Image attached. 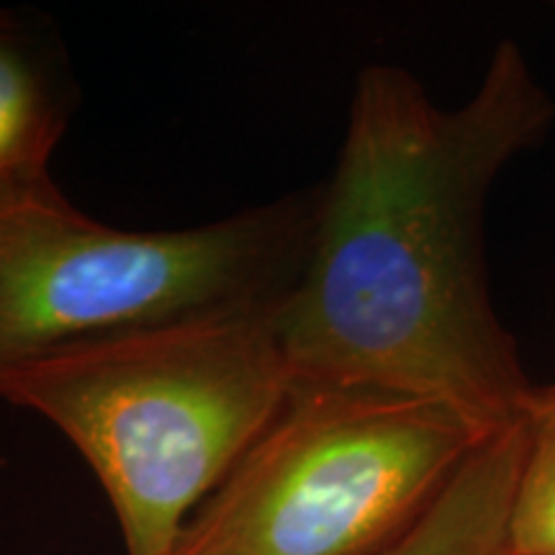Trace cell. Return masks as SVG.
Here are the masks:
<instances>
[{"instance_id": "obj_6", "label": "cell", "mask_w": 555, "mask_h": 555, "mask_svg": "<svg viewBox=\"0 0 555 555\" xmlns=\"http://www.w3.org/2000/svg\"><path fill=\"white\" fill-rule=\"evenodd\" d=\"M522 453L519 420L486 437L425 515L378 555H509V509Z\"/></svg>"}, {"instance_id": "obj_5", "label": "cell", "mask_w": 555, "mask_h": 555, "mask_svg": "<svg viewBox=\"0 0 555 555\" xmlns=\"http://www.w3.org/2000/svg\"><path fill=\"white\" fill-rule=\"evenodd\" d=\"M78 108L60 31L34 11H0V193L50 180V159Z\"/></svg>"}, {"instance_id": "obj_7", "label": "cell", "mask_w": 555, "mask_h": 555, "mask_svg": "<svg viewBox=\"0 0 555 555\" xmlns=\"http://www.w3.org/2000/svg\"><path fill=\"white\" fill-rule=\"evenodd\" d=\"M519 422L525 453L509 509V555H555V384L532 386Z\"/></svg>"}, {"instance_id": "obj_4", "label": "cell", "mask_w": 555, "mask_h": 555, "mask_svg": "<svg viewBox=\"0 0 555 555\" xmlns=\"http://www.w3.org/2000/svg\"><path fill=\"white\" fill-rule=\"evenodd\" d=\"M486 437L433 401L294 386L170 555H378Z\"/></svg>"}, {"instance_id": "obj_2", "label": "cell", "mask_w": 555, "mask_h": 555, "mask_svg": "<svg viewBox=\"0 0 555 555\" xmlns=\"http://www.w3.org/2000/svg\"><path fill=\"white\" fill-rule=\"evenodd\" d=\"M275 307L62 347L0 373V399L73 442L106 491L127 555H170L294 391Z\"/></svg>"}, {"instance_id": "obj_1", "label": "cell", "mask_w": 555, "mask_h": 555, "mask_svg": "<svg viewBox=\"0 0 555 555\" xmlns=\"http://www.w3.org/2000/svg\"><path fill=\"white\" fill-rule=\"evenodd\" d=\"M553 119L515 41L455 108L409 69H360L304 266L275 307L294 386L433 401L481 435L519 420L535 384L491 301L483 208L504 165Z\"/></svg>"}, {"instance_id": "obj_3", "label": "cell", "mask_w": 555, "mask_h": 555, "mask_svg": "<svg viewBox=\"0 0 555 555\" xmlns=\"http://www.w3.org/2000/svg\"><path fill=\"white\" fill-rule=\"evenodd\" d=\"M317 196L134 232L88 217L52 178L0 193V373L69 345L281 301L304 266Z\"/></svg>"}]
</instances>
